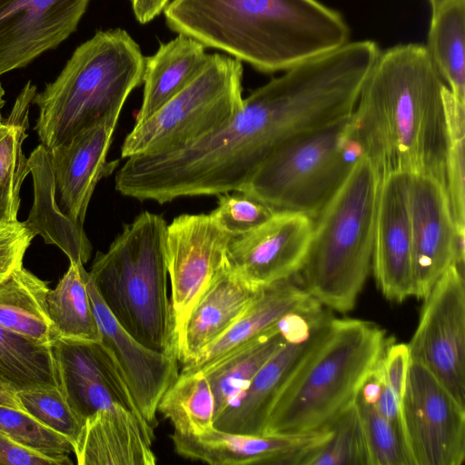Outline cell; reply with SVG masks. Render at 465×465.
Masks as SVG:
<instances>
[{"label": "cell", "mask_w": 465, "mask_h": 465, "mask_svg": "<svg viewBox=\"0 0 465 465\" xmlns=\"http://www.w3.org/2000/svg\"><path fill=\"white\" fill-rule=\"evenodd\" d=\"M447 89L425 45L381 51L349 118V143L381 175L430 174L446 185Z\"/></svg>", "instance_id": "cell-1"}, {"label": "cell", "mask_w": 465, "mask_h": 465, "mask_svg": "<svg viewBox=\"0 0 465 465\" xmlns=\"http://www.w3.org/2000/svg\"><path fill=\"white\" fill-rule=\"evenodd\" d=\"M167 25L263 73L286 71L349 42V25L318 0H173Z\"/></svg>", "instance_id": "cell-2"}, {"label": "cell", "mask_w": 465, "mask_h": 465, "mask_svg": "<svg viewBox=\"0 0 465 465\" xmlns=\"http://www.w3.org/2000/svg\"><path fill=\"white\" fill-rule=\"evenodd\" d=\"M391 340L375 322L332 317L278 395L264 435L330 426L354 401Z\"/></svg>", "instance_id": "cell-3"}, {"label": "cell", "mask_w": 465, "mask_h": 465, "mask_svg": "<svg viewBox=\"0 0 465 465\" xmlns=\"http://www.w3.org/2000/svg\"><path fill=\"white\" fill-rule=\"evenodd\" d=\"M381 174L364 155L313 218L302 286L322 306L351 312L371 269Z\"/></svg>", "instance_id": "cell-4"}, {"label": "cell", "mask_w": 465, "mask_h": 465, "mask_svg": "<svg viewBox=\"0 0 465 465\" xmlns=\"http://www.w3.org/2000/svg\"><path fill=\"white\" fill-rule=\"evenodd\" d=\"M144 60L136 42L120 28L98 31L77 46L58 76L33 99L41 143L51 150L121 113L130 93L143 83Z\"/></svg>", "instance_id": "cell-5"}, {"label": "cell", "mask_w": 465, "mask_h": 465, "mask_svg": "<svg viewBox=\"0 0 465 465\" xmlns=\"http://www.w3.org/2000/svg\"><path fill=\"white\" fill-rule=\"evenodd\" d=\"M166 227L162 215L141 213L124 224L105 252H97L88 272L102 301L129 334L149 349L176 357L167 295Z\"/></svg>", "instance_id": "cell-6"}, {"label": "cell", "mask_w": 465, "mask_h": 465, "mask_svg": "<svg viewBox=\"0 0 465 465\" xmlns=\"http://www.w3.org/2000/svg\"><path fill=\"white\" fill-rule=\"evenodd\" d=\"M349 118L302 133L279 145L242 191L275 211L302 213L314 218L360 156L346 137Z\"/></svg>", "instance_id": "cell-7"}, {"label": "cell", "mask_w": 465, "mask_h": 465, "mask_svg": "<svg viewBox=\"0 0 465 465\" xmlns=\"http://www.w3.org/2000/svg\"><path fill=\"white\" fill-rule=\"evenodd\" d=\"M242 80L240 60L209 54L193 81L149 117L134 124L123 143L122 158L179 148L220 128L242 105Z\"/></svg>", "instance_id": "cell-8"}, {"label": "cell", "mask_w": 465, "mask_h": 465, "mask_svg": "<svg viewBox=\"0 0 465 465\" xmlns=\"http://www.w3.org/2000/svg\"><path fill=\"white\" fill-rule=\"evenodd\" d=\"M401 416L413 465H460L465 406L422 363L410 361Z\"/></svg>", "instance_id": "cell-9"}, {"label": "cell", "mask_w": 465, "mask_h": 465, "mask_svg": "<svg viewBox=\"0 0 465 465\" xmlns=\"http://www.w3.org/2000/svg\"><path fill=\"white\" fill-rule=\"evenodd\" d=\"M410 359L425 365L465 406L464 268L452 263L425 297Z\"/></svg>", "instance_id": "cell-10"}, {"label": "cell", "mask_w": 465, "mask_h": 465, "mask_svg": "<svg viewBox=\"0 0 465 465\" xmlns=\"http://www.w3.org/2000/svg\"><path fill=\"white\" fill-rule=\"evenodd\" d=\"M232 238L211 213L182 214L167 224L165 257L174 333L202 292L227 266Z\"/></svg>", "instance_id": "cell-11"}, {"label": "cell", "mask_w": 465, "mask_h": 465, "mask_svg": "<svg viewBox=\"0 0 465 465\" xmlns=\"http://www.w3.org/2000/svg\"><path fill=\"white\" fill-rule=\"evenodd\" d=\"M409 209L414 296L425 299L452 264L464 268V237L458 234L446 185L430 174H410Z\"/></svg>", "instance_id": "cell-12"}, {"label": "cell", "mask_w": 465, "mask_h": 465, "mask_svg": "<svg viewBox=\"0 0 465 465\" xmlns=\"http://www.w3.org/2000/svg\"><path fill=\"white\" fill-rule=\"evenodd\" d=\"M312 229V217L277 211L261 226L232 238L227 266L255 288L290 280L304 263Z\"/></svg>", "instance_id": "cell-13"}, {"label": "cell", "mask_w": 465, "mask_h": 465, "mask_svg": "<svg viewBox=\"0 0 465 465\" xmlns=\"http://www.w3.org/2000/svg\"><path fill=\"white\" fill-rule=\"evenodd\" d=\"M90 0H0V76L55 49L77 28Z\"/></svg>", "instance_id": "cell-14"}, {"label": "cell", "mask_w": 465, "mask_h": 465, "mask_svg": "<svg viewBox=\"0 0 465 465\" xmlns=\"http://www.w3.org/2000/svg\"><path fill=\"white\" fill-rule=\"evenodd\" d=\"M332 317L324 309L309 317L259 370L236 400L215 418L213 427L232 433L264 435L278 395Z\"/></svg>", "instance_id": "cell-15"}, {"label": "cell", "mask_w": 465, "mask_h": 465, "mask_svg": "<svg viewBox=\"0 0 465 465\" xmlns=\"http://www.w3.org/2000/svg\"><path fill=\"white\" fill-rule=\"evenodd\" d=\"M409 182L405 173L381 175L378 198L371 269L381 294L395 302L414 296Z\"/></svg>", "instance_id": "cell-16"}, {"label": "cell", "mask_w": 465, "mask_h": 465, "mask_svg": "<svg viewBox=\"0 0 465 465\" xmlns=\"http://www.w3.org/2000/svg\"><path fill=\"white\" fill-rule=\"evenodd\" d=\"M331 435V427L296 435H247L215 429L200 435L173 432L180 456L212 465H301Z\"/></svg>", "instance_id": "cell-17"}, {"label": "cell", "mask_w": 465, "mask_h": 465, "mask_svg": "<svg viewBox=\"0 0 465 465\" xmlns=\"http://www.w3.org/2000/svg\"><path fill=\"white\" fill-rule=\"evenodd\" d=\"M87 288L101 342L119 365L142 417L154 430L158 403L179 375L178 360L145 347L129 334L102 301L89 272Z\"/></svg>", "instance_id": "cell-18"}, {"label": "cell", "mask_w": 465, "mask_h": 465, "mask_svg": "<svg viewBox=\"0 0 465 465\" xmlns=\"http://www.w3.org/2000/svg\"><path fill=\"white\" fill-rule=\"evenodd\" d=\"M120 112L107 115L81 131L67 143L49 150L63 211L82 224L97 183L108 176L118 160L107 162Z\"/></svg>", "instance_id": "cell-19"}, {"label": "cell", "mask_w": 465, "mask_h": 465, "mask_svg": "<svg viewBox=\"0 0 465 465\" xmlns=\"http://www.w3.org/2000/svg\"><path fill=\"white\" fill-rule=\"evenodd\" d=\"M51 348L59 387L78 416L95 392L105 387L121 405L146 422L119 365L101 341L54 337Z\"/></svg>", "instance_id": "cell-20"}, {"label": "cell", "mask_w": 465, "mask_h": 465, "mask_svg": "<svg viewBox=\"0 0 465 465\" xmlns=\"http://www.w3.org/2000/svg\"><path fill=\"white\" fill-rule=\"evenodd\" d=\"M153 430L116 402L88 416L74 446L79 465H154Z\"/></svg>", "instance_id": "cell-21"}, {"label": "cell", "mask_w": 465, "mask_h": 465, "mask_svg": "<svg viewBox=\"0 0 465 465\" xmlns=\"http://www.w3.org/2000/svg\"><path fill=\"white\" fill-rule=\"evenodd\" d=\"M260 289L226 266L202 292L176 331L178 361L184 365L196 359L234 323Z\"/></svg>", "instance_id": "cell-22"}, {"label": "cell", "mask_w": 465, "mask_h": 465, "mask_svg": "<svg viewBox=\"0 0 465 465\" xmlns=\"http://www.w3.org/2000/svg\"><path fill=\"white\" fill-rule=\"evenodd\" d=\"M317 303L320 302L292 278L261 288L234 323L196 359L183 365L181 372L205 371L223 358L268 332L285 316Z\"/></svg>", "instance_id": "cell-23"}, {"label": "cell", "mask_w": 465, "mask_h": 465, "mask_svg": "<svg viewBox=\"0 0 465 465\" xmlns=\"http://www.w3.org/2000/svg\"><path fill=\"white\" fill-rule=\"evenodd\" d=\"M30 173L34 182V203L25 223L44 239L59 247L69 262L84 264L92 245L83 225L74 222L56 202L55 182L49 150L40 143L31 153Z\"/></svg>", "instance_id": "cell-24"}, {"label": "cell", "mask_w": 465, "mask_h": 465, "mask_svg": "<svg viewBox=\"0 0 465 465\" xmlns=\"http://www.w3.org/2000/svg\"><path fill=\"white\" fill-rule=\"evenodd\" d=\"M305 310L285 316L268 332L223 358L203 372L213 395L215 418L236 400L259 370L312 315Z\"/></svg>", "instance_id": "cell-25"}, {"label": "cell", "mask_w": 465, "mask_h": 465, "mask_svg": "<svg viewBox=\"0 0 465 465\" xmlns=\"http://www.w3.org/2000/svg\"><path fill=\"white\" fill-rule=\"evenodd\" d=\"M204 48L197 40L179 34L145 57L143 102L135 123L153 114L199 74L209 59Z\"/></svg>", "instance_id": "cell-26"}, {"label": "cell", "mask_w": 465, "mask_h": 465, "mask_svg": "<svg viewBox=\"0 0 465 465\" xmlns=\"http://www.w3.org/2000/svg\"><path fill=\"white\" fill-rule=\"evenodd\" d=\"M36 86L28 81L0 125V226L18 222L20 189L30 173L23 144L27 137L29 110Z\"/></svg>", "instance_id": "cell-27"}, {"label": "cell", "mask_w": 465, "mask_h": 465, "mask_svg": "<svg viewBox=\"0 0 465 465\" xmlns=\"http://www.w3.org/2000/svg\"><path fill=\"white\" fill-rule=\"evenodd\" d=\"M50 289L23 265L0 284V326L35 342L49 345L54 338L49 317Z\"/></svg>", "instance_id": "cell-28"}, {"label": "cell", "mask_w": 465, "mask_h": 465, "mask_svg": "<svg viewBox=\"0 0 465 465\" xmlns=\"http://www.w3.org/2000/svg\"><path fill=\"white\" fill-rule=\"evenodd\" d=\"M426 48L453 98L465 105V0L431 13Z\"/></svg>", "instance_id": "cell-29"}, {"label": "cell", "mask_w": 465, "mask_h": 465, "mask_svg": "<svg viewBox=\"0 0 465 465\" xmlns=\"http://www.w3.org/2000/svg\"><path fill=\"white\" fill-rule=\"evenodd\" d=\"M88 272L72 262L47 295L54 337L101 341V333L87 288Z\"/></svg>", "instance_id": "cell-30"}, {"label": "cell", "mask_w": 465, "mask_h": 465, "mask_svg": "<svg viewBox=\"0 0 465 465\" xmlns=\"http://www.w3.org/2000/svg\"><path fill=\"white\" fill-rule=\"evenodd\" d=\"M0 381L15 391L59 386L51 346L0 326Z\"/></svg>", "instance_id": "cell-31"}, {"label": "cell", "mask_w": 465, "mask_h": 465, "mask_svg": "<svg viewBox=\"0 0 465 465\" xmlns=\"http://www.w3.org/2000/svg\"><path fill=\"white\" fill-rule=\"evenodd\" d=\"M157 411L173 427V432L200 435L213 428L214 401L203 372L182 373L161 398Z\"/></svg>", "instance_id": "cell-32"}, {"label": "cell", "mask_w": 465, "mask_h": 465, "mask_svg": "<svg viewBox=\"0 0 465 465\" xmlns=\"http://www.w3.org/2000/svg\"><path fill=\"white\" fill-rule=\"evenodd\" d=\"M331 435L301 465H370L361 421L353 401L331 423Z\"/></svg>", "instance_id": "cell-33"}, {"label": "cell", "mask_w": 465, "mask_h": 465, "mask_svg": "<svg viewBox=\"0 0 465 465\" xmlns=\"http://www.w3.org/2000/svg\"><path fill=\"white\" fill-rule=\"evenodd\" d=\"M447 127L446 187L458 234L465 235L464 143L465 105L460 104L448 88L445 93Z\"/></svg>", "instance_id": "cell-34"}, {"label": "cell", "mask_w": 465, "mask_h": 465, "mask_svg": "<svg viewBox=\"0 0 465 465\" xmlns=\"http://www.w3.org/2000/svg\"><path fill=\"white\" fill-rule=\"evenodd\" d=\"M376 401L358 393L354 399L366 439L370 465H413L405 434L381 414Z\"/></svg>", "instance_id": "cell-35"}, {"label": "cell", "mask_w": 465, "mask_h": 465, "mask_svg": "<svg viewBox=\"0 0 465 465\" xmlns=\"http://www.w3.org/2000/svg\"><path fill=\"white\" fill-rule=\"evenodd\" d=\"M0 430L20 445L54 460L58 465L72 464L71 441L22 410L0 405Z\"/></svg>", "instance_id": "cell-36"}, {"label": "cell", "mask_w": 465, "mask_h": 465, "mask_svg": "<svg viewBox=\"0 0 465 465\" xmlns=\"http://www.w3.org/2000/svg\"><path fill=\"white\" fill-rule=\"evenodd\" d=\"M21 410L63 435L74 446L84 420L69 404L59 386H40L16 391Z\"/></svg>", "instance_id": "cell-37"}, {"label": "cell", "mask_w": 465, "mask_h": 465, "mask_svg": "<svg viewBox=\"0 0 465 465\" xmlns=\"http://www.w3.org/2000/svg\"><path fill=\"white\" fill-rule=\"evenodd\" d=\"M276 212L258 198L235 191L219 194L211 213L232 237H238L261 226Z\"/></svg>", "instance_id": "cell-38"}, {"label": "cell", "mask_w": 465, "mask_h": 465, "mask_svg": "<svg viewBox=\"0 0 465 465\" xmlns=\"http://www.w3.org/2000/svg\"><path fill=\"white\" fill-rule=\"evenodd\" d=\"M35 236L25 222L0 226V284L23 265L25 253Z\"/></svg>", "instance_id": "cell-39"}, {"label": "cell", "mask_w": 465, "mask_h": 465, "mask_svg": "<svg viewBox=\"0 0 465 465\" xmlns=\"http://www.w3.org/2000/svg\"><path fill=\"white\" fill-rule=\"evenodd\" d=\"M410 361L408 344L395 343L392 340L381 357L384 380L401 401L405 390Z\"/></svg>", "instance_id": "cell-40"}, {"label": "cell", "mask_w": 465, "mask_h": 465, "mask_svg": "<svg viewBox=\"0 0 465 465\" xmlns=\"http://www.w3.org/2000/svg\"><path fill=\"white\" fill-rule=\"evenodd\" d=\"M0 464L8 465H58L46 456L15 442L0 430Z\"/></svg>", "instance_id": "cell-41"}, {"label": "cell", "mask_w": 465, "mask_h": 465, "mask_svg": "<svg viewBox=\"0 0 465 465\" xmlns=\"http://www.w3.org/2000/svg\"><path fill=\"white\" fill-rule=\"evenodd\" d=\"M137 21L146 24L164 10L169 0H130Z\"/></svg>", "instance_id": "cell-42"}, {"label": "cell", "mask_w": 465, "mask_h": 465, "mask_svg": "<svg viewBox=\"0 0 465 465\" xmlns=\"http://www.w3.org/2000/svg\"><path fill=\"white\" fill-rule=\"evenodd\" d=\"M0 405H5L21 410L16 397V391L0 381Z\"/></svg>", "instance_id": "cell-43"}, {"label": "cell", "mask_w": 465, "mask_h": 465, "mask_svg": "<svg viewBox=\"0 0 465 465\" xmlns=\"http://www.w3.org/2000/svg\"><path fill=\"white\" fill-rule=\"evenodd\" d=\"M5 89L3 88L2 86V84L0 83V125L2 124L3 121H4V118L2 116V109L5 104Z\"/></svg>", "instance_id": "cell-44"}, {"label": "cell", "mask_w": 465, "mask_h": 465, "mask_svg": "<svg viewBox=\"0 0 465 465\" xmlns=\"http://www.w3.org/2000/svg\"><path fill=\"white\" fill-rule=\"evenodd\" d=\"M449 0H428L431 8V13L435 12L439 7H440L443 4H445Z\"/></svg>", "instance_id": "cell-45"}]
</instances>
